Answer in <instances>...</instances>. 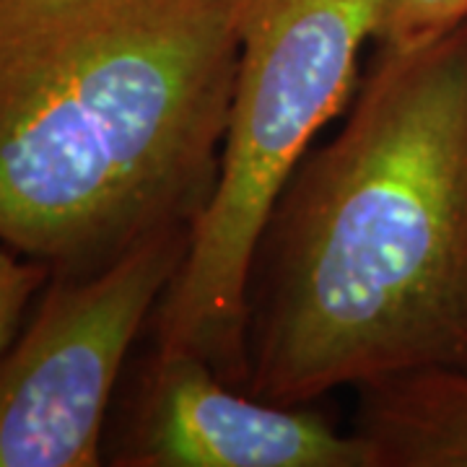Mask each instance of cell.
<instances>
[{
	"instance_id": "cell-1",
	"label": "cell",
	"mask_w": 467,
	"mask_h": 467,
	"mask_svg": "<svg viewBox=\"0 0 467 467\" xmlns=\"http://www.w3.org/2000/svg\"><path fill=\"white\" fill-rule=\"evenodd\" d=\"M254 267V398L312 405L467 367V24L379 52L340 133L291 177Z\"/></svg>"
},
{
	"instance_id": "cell-2",
	"label": "cell",
	"mask_w": 467,
	"mask_h": 467,
	"mask_svg": "<svg viewBox=\"0 0 467 467\" xmlns=\"http://www.w3.org/2000/svg\"><path fill=\"white\" fill-rule=\"evenodd\" d=\"M242 0H0V244L88 275L213 192Z\"/></svg>"
},
{
	"instance_id": "cell-3",
	"label": "cell",
	"mask_w": 467,
	"mask_h": 467,
	"mask_svg": "<svg viewBox=\"0 0 467 467\" xmlns=\"http://www.w3.org/2000/svg\"><path fill=\"white\" fill-rule=\"evenodd\" d=\"M374 34L377 0H242L216 184L153 312V348L247 384L250 284L267 223L317 130L348 101Z\"/></svg>"
},
{
	"instance_id": "cell-5",
	"label": "cell",
	"mask_w": 467,
	"mask_h": 467,
	"mask_svg": "<svg viewBox=\"0 0 467 467\" xmlns=\"http://www.w3.org/2000/svg\"><path fill=\"white\" fill-rule=\"evenodd\" d=\"M104 462L117 467H368L358 436L309 405L236 392L205 358L150 350L117 395Z\"/></svg>"
},
{
	"instance_id": "cell-4",
	"label": "cell",
	"mask_w": 467,
	"mask_h": 467,
	"mask_svg": "<svg viewBox=\"0 0 467 467\" xmlns=\"http://www.w3.org/2000/svg\"><path fill=\"white\" fill-rule=\"evenodd\" d=\"M190 229L159 234L88 275H52L0 356V467L104 465L135 340L182 267Z\"/></svg>"
},
{
	"instance_id": "cell-7",
	"label": "cell",
	"mask_w": 467,
	"mask_h": 467,
	"mask_svg": "<svg viewBox=\"0 0 467 467\" xmlns=\"http://www.w3.org/2000/svg\"><path fill=\"white\" fill-rule=\"evenodd\" d=\"M467 24V0H377L382 50L408 52L434 45Z\"/></svg>"
},
{
	"instance_id": "cell-6",
	"label": "cell",
	"mask_w": 467,
	"mask_h": 467,
	"mask_svg": "<svg viewBox=\"0 0 467 467\" xmlns=\"http://www.w3.org/2000/svg\"><path fill=\"white\" fill-rule=\"evenodd\" d=\"M368 467H467V367H423L356 387Z\"/></svg>"
},
{
	"instance_id": "cell-8",
	"label": "cell",
	"mask_w": 467,
	"mask_h": 467,
	"mask_svg": "<svg viewBox=\"0 0 467 467\" xmlns=\"http://www.w3.org/2000/svg\"><path fill=\"white\" fill-rule=\"evenodd\" d=\"M52 270L0 244V356L21 333V322L34 299L50 284Z\"/></svg>"
}]
</instances>
